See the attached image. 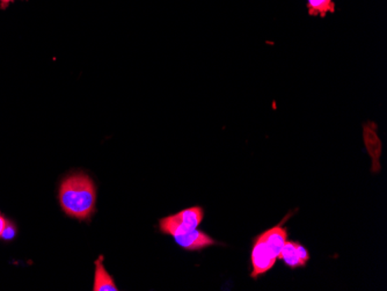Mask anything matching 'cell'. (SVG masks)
<instances>
[{
    "instance_id": "cell-1",
    "label": "cell",
    "mask_w": 387,
    "mask_h": 291,
    "mask_svg": "<svg viewBox=\"0 0 387 291\" xmlns=\"http://www.w3.org/2000/svg\"><path fill=\"white\" fill-rule=\"evenodd\" d=\"M62 209L71 218L90 220L95 211L97 190L93 180L84 173H76L63 180L58 192Z\"/></svg>"
},
{
    "instance_id": "cell-2",
    "label": "cell",
    "mask_w": 387,
    "mask_h": 291,
    "mask_svg": "<svg viewBox=\"0 0 387 291\" xmlns=\"http://www.w3.org/2000/svg\"><path fill=\"white\" fill-rule=\"evenodd\" d=\"M204 210L202 207H192L181 210L180 213H173L159 220V230L164 234L172 237L185 234L188 231L197 229L202 223Z\"/></svg>"
},
{
    "instance_id": "cell-3",
    "label": "cell",
    "mask_w": 387,
    "mask_h": 291,
    "mask_svg": "<svg viewBox=\"0 0 387 291\" xmlns=\"http://www.w3.org/2000/svg\"><path fill=\"white\" fill-rule=\"evenodd\" d=\"M277 260L279 259L276 254L274 253L265 239L261 237V234H259L254 239L252 252H251V264H252L251 278L255 280L261 275L266 274L275 266Z\"/></svg>"
},
{
    "instance_id": "cell-4",
    "label": "cell",
    "mask_w": 387,
    "mask_h": 291,
    "mask_svg": "<svg viewBox=\"0 0 387 291\" xmlns=\"http://www.w3.org/2000/svg\"><path fill=\"white\" fill-rule=\"evenodd\" d=\"M174 239L178 246H181L183 250H192H192H195V252L196 250H202L218 244L213 238L210 237L209 234L197 230V229L188 231L180 236H176Z\"/></svg>"
},
{
    "instance_id": "cell-5",
    "label": "cell",
    "mask_w": 387,
    "mask_h": 291,
    "mask_svg": "<svg viewBox=\"0 0 387 291\" xmlns=\"http://www.w3.org/2000/svg\"><path fill=\"white\" fill-rule=\"evenodd\" d=\"M364 144L367 153L372 160V172L381 171V141L377 134V125L374 122H367L363 127Z\"/></svg>"
},
{
    "instance_id": "cell-6",
    "label": "cell",
    "mask_w": 387,
    "mask_h": 291,
    "mask_svg": "<svg viewBox=\"0 0 387 291\" xmlns=\"http://www.w3.org/2000/svg\"><path fill=\"white\" fill-rule=\"evenodd\" d=\"M261 237L265 239V241L272 248L274 253L276 254L277 259H279L281 250L286 244V241H288L286 227H282L280 224V225H276V227H272L269 230L262 232Z\"/></svg>"
},
{
    "instance_id": "cell-7",
    "label": "cell",
    "mask_w": 387,
    "mask_h": 291,
    "mask_svg": "<svg viewBox=\"0 0 387 291\" xmlns=\"http://www.w3.org/2000/svg\"><path fill=\"white\" fill-rule=\"evenodd\" d=\"M118 287L115 285L111 275L106 271L104 266V257H99L95 261V276L93 291H118Z\"/></svg>"
},
{
    "instance_id": "cell-8",
    "label": "cell",
    "mask_w": 387,
    "mask_h": 291,
    "mask_svg": "<svg viewBox=\"0 0 387 291\" xmlns=\"http://www.w3.org/2000/svg\"><path fill=\"white\" fill-rule=\"evenodd\" d=\"M279 260H282L288 267L291 269L295 268L304 267L307 264H304L303 260L300 259L298 250H297V241H286V244L281 250Z\"/></svg>"
},
{
    "instance_id": "cell-9",
    "label": "cell",
    "mask_w": 387,
    "mask_h": 291,
    "mask_svg": "<svg viewBox=\"0 0 387 291\" xmlns=\"http://www.w3.org/2000/svg\"><path fill=\"white\" fill-rule=\"evenodd\" d=\"M307 13L311 17H325L328 13H335L334 0H307Z\"/></svg>"
},
{
    "instance_id": "cell-10",
    "label": "cell",
    "mask_w": 387,
    "mask_h": 291,
    "mask_svg": "<svg viewBox=\"0 0 387 291\" xmlns=\"http://www.w3.org/2000/svg\"><path fill=\"white\" fill-rule=\"evenodd\" d=\"M15 234H17V229H15L13 224L8 222L7 227L3 230V234H1V238H3L5 241H10V239H13Z\"/></svg>"
},
{
    "instance_id": "cell-11",
    "label": "cell",
    "mask_w": 387,
    "mask_h": 291,
    "mask_svg": "<svg viewBox=\"0 0 387 291\" xmlns=\"http://www.w3.org/2000/svg\"><path fill=\"white\" fill-rule=\"evenodd\" d=\"M17 1H29V0H0V10H7Z\"/></svg>"
},
{
    "instance_id": "cell-12",
    "label": "cell",
    "mask_w": 387,
    "mask_h": 291,
    "mask_svg": "<svg viewBox=\"0 0 387 291\" xmlns=\"http://www.w3.org/2000/svg\"><path fill=\"white\" fill-rule=\"evenodd\" d=\"M7 224H8V220L3 216V213H0V237H1L5 227H7Z\"/></svg>"
}]
</instances>
